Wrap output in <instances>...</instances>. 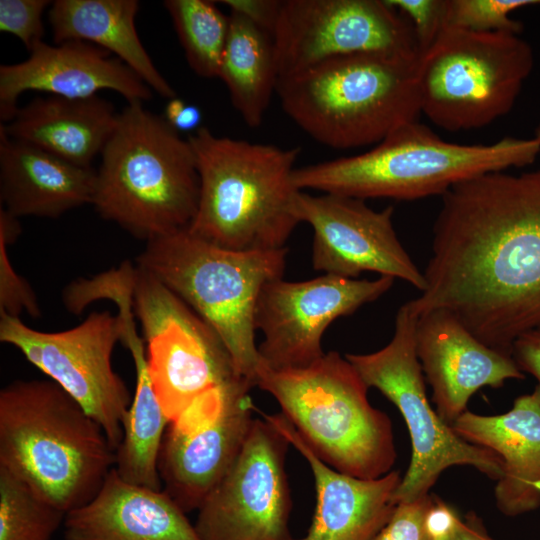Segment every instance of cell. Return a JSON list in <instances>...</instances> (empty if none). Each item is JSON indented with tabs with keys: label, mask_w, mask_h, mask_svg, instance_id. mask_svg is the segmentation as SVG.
Returning <instances> with one entry per match:
<instances>
[{
	"label": "cell",
	"mask_w": 540,
	"mask_h": 540,
	"mask_svg": "<svg viewBox=\"0 0 540 540\" xmlns=\"http://www.w3.org/2000/svg\"><path fill=\"white\" fill-rule=\"evenodd\" d=\"M421 316L451 312L482 343L512 355L540 327V169L487 173L444 195L433 226Z\"/></svg>",
	"instance_id": "obj_1"
},
{
	"label": "cell",
	"mask_w": 540,
	"mask_h": 540,
	"mask_svg": "<svg viewBox=\"0 0 540 540\" xmlns=\"http://www.w3.org/2000/svg\"><path fill=\"white\" fill-rule=\"evenodd\" d=\"M103 428L51 379L0 391V466L66 514L91 501L115 467Z\"/></svg>",
	"instance_id": "obj_2"
},
{
	"label": "cell",
	"mask_w": 540,
	"mask_h": 540,
	"mask_svg": "<svg viewBox=\"0 0 540 540\" xmlns=\"http://www.w3.org/2000/svg\"><path fill=\"white\" fill-rule=\"evenodd\" d=\"M187 139L200 180L189 232L235 251L285 248L300 223L292 175L301 149L217 136L204 126Z\"/></svg>",
	"instance_id": "obj_3"
},
{
	"label": "cell",
	"mask_w": 540,
	"mask_h": 540,
	"mask_svg": "<svg viewBox=\"0 0 540 540\" xmlns=\"http://www.w3.org/2000/svg\"><path fill=\"white\" fill-rule=\"evenodd\" d=\"M92 205L149 241L189 227L198 206L196 157L164 117L127 103L103 148Z\"/></svg>",
	"instance_id": "obj_4"
},
{
	"label": "cell",
	"mask_w": 540,
	"mask_h": 540,
	"mask_svg": "<svg viewBox=\"0 0 540 540\" xmlns=\"http://www.w3.org/2000/svg\"><path fill=\"white\" fill-rule=\"evenodd\" d=\"M540 153L535 139L503 138L489 145L450 143L429 127L406 123L354 156L296 167L298 190L359 199L416 200L444 195L466 180L533 163Z\"/></svg>",
	"instance_id": "obj_5"
},
{
	"label": "cell",
	"mask_w": 540,
	"mask_h": 540,
	"mask_svg": "<svg viewBox=\"0 0 540 540\" xmlns=\"http://www.w3.org/2000/svg\"><path fill=\"white\" fill-rule=\"evenodd\" d=\"M419 60L367 53L330 59L279 78L283 111L316 142L336 150L378 144L418 121Z\"/></svg>",
	"instance_id": "obj_6"
},
{
	"label": "cell",
	"mask_w": 540,
	"mask_h": 540,
	"mask_svg": "<svg viewBox=\"0 0 540 540\" xmlns=\"http://www.w3.org/2000/svg\"><path fill=\"white\" fill-rule=\"evenodd\" d=\"M287 247L235 251L183 229L147 241L136 266L193 310L219 337L236 372L257 386L263 361L256 346L255 310L263 286L283 278Z\"/></svg>",
	"instance_id": "obj_7"
},
{
	"label": "cell",
	"mask_w": 540,
	"mask_h": 540,
	"mask_svg": "<svg viewBox=\"0 0 540 540\" xmlns=\"http://www.w3.org/2000/svg\"><path fill=\"white\" fill-rule=\"evenodd\" d=\"M257 386L271 394L317 457L336 471L377 479L396 461L392 422L368 400L369 387L336 351L311 365L272 370L262 364Z\"/></svg>",
	"instance_id": "obj_8"
},
{
	"label": "cell",
	"mask_w": 540,
	"mask_h": 540,
	"mask_svg": "<svg viewBox=\"0 0 540 540\" xmlns=\"http://www.w3.org/2000/svg\"><path fill=\"white\" fill-rule=\"evenodd\" d=\"M533 65L518 34L445 27L417 66L421 113L451 132L487 126L512 110Z\"/></svg>",
	"instance_id": "obj_9"
},
{
	"label": "cell",
	"mask_w": 540,
	"mask_h": 540,
	"mask_svg": "<svg viewBox=\"0 0 540 540\" xmlns=\"http://www.w3.org/2000/svg\"><path fill=\"white\" fill-rule=\"evenodd\" d=\"M418 318L408 301L397 311L386 346L368 354H345L366 385L391 401L407 425L412 457L393 495L396 504L429 494L451 466H472L496 481L502 475V460L495 452L463 440L431 407L416 351Z\"/></svg>",
	"instance_id": "obj_10"
},
{
	"label": "cell",
	"mask_w": 540,
	"mask_h": 540,
	"mask_svg": "<svg viewBox=\"0 0 540 540\" xmlns=\"http://www.w3.org/2000/svg\"><path fill=\"white\" fill-rule=\"evenodd\" d=\"M133 306L146 343L151 384L170 422L198 398L244 379L215 332L138 266Z\"/></svg>",
	"instance_id": "obj_11"
},
{
	"label": "cell",
	"mask_w": 540,
	"mask_h": 540,
	"mask_svg": "<svg viewBox=\"0 0 540 540\" xmlns=\"http://www.w3.org/2000/svg\"><path fill=\"white\" fill-rule=\"evenodd\" d=\"M120 336L118 315L109 311L92 312L79 325L59 332L33 329L19 317L0 312V341L18 349L76 400L103 428L115 451L132 402L112 366Z\"/></svg>",
	"instance_id": "obj_12"
},
{
	"label": "cell",
	"mask_w": 540,
	"mask_h": 540,
	"mask_svg": "<svg viewBox=\"0 0 540 540\" xmlns=\"http://www.w3.org/2000/svg\"><path fill=\"white\" fill-rule=\"evenodd\" d=\"M272 36L279 78L356 54L420 60L411 24L386 0H282Z\"/></svg>",
	"instance_id": "obj_13"
},
{
	"label": "cell",
	"mask_w": 540,
	"mask_h": 540,
	"mask_svg": "<svg viewBox=\"0 0 540 540\" xmlns=\"http://www.w3.org/2000/svg\"><path fill=\"white\" fill-rule=\"evenodd\" d=\"M289 446L267 419H254L238 457L197 510L194 527L201 540H294L285 468Z\"/></svg>",
	"instance_id": "obj_14"
},
{
	"label": "cell",
	"mask_w": 540,
	"mask_h": 540,
	"mask_svg": "<svg viewBox=\"0 0 540 540\" xmlns=\"http://www.w3.org/2000/svg\"><path fill=\"white\" fill-rule=\"evenodd\" d=\"M245 379L211 391L169 423L158 470L163 490L185 512L198 510L238 457L254 422Z\"/></svg>",
	"instance_id": "obj_15"
},
{
	"label": "cell",
	"mask_w": 540,
	"mask_h": 540,
	"mask_svg": "<svg viewBox=\"0 0 540 540\" xmlns=\"http://www.w3.org/2000/svg\"><path fill=\"white\" fill-rule=\"evenodd\" d=\"M394 280L324 274L300 282H267L255 310L256 330L264 334L258 347L264 365L276 371L311 365L325 354L321 340L329 325L380 298Z\"/></svg>",
	"instance_id": "obj_16"
},
{
	"label": "cell",
	"mask_w": 540,
	"mask_h": 540,
	"mask_svg": "<svg viewBox=\"0 0 540 540\" xmlns=\"http://www.w3.org/2000/svg\"><path fill=\"white\" fill-rule=\"evenodd\" d=\"M293 211L313 229L314 270L351 279L370 271L402 279L421 292L426 288L423 272L397 237L393 206L376 211L363 199L299 190Z\"/></svg>",
	"instance_id": "obj_17"
},
{
	"label": "cell",
	"mask_w": 540,
	"mask_h": 540,
	"mask_svg": "<svg viewBox=\"0 0 540 540\" xmlns=\"http://www.w3.org/2000/svg\"><path fill=\"white\" fill-rule=\"evenodd\" d=\"M101 90L115 91L127 103L152 98L150 87L108 51L85 41H43L26 60L0 66V118L9 122L18 110V98L27 91L87 98Z\"/></svg>",
	"instance_id": "obj_18"
},
{
	"label": "cell",
	"mask_w": 540,
	"mask_h": 540,
	"mask_svg": "<svg viewBox=\"0 0 540 540\" xmlns=\"http://www.w3.org/2000/svg\"><path fill=\"white\" fill-rule=\"evenodd\" d=\"M416 351L435 410L450 426L480 388H499L506 380L525 377L512 355L488 347L443 309L419 316Z\"/></svg>",
	"instance_id": "obj_19"
},
{
	"label": "cell",
	"mask_w": 540,
	"mask_h": 540,
	"mask_svg": "<svg viewBox=\"0 0 540 540\" xmlns=\"http://www.w3.org/2000/svg\"><path fill=\"white\" fill-rule=\"evenodd\" d=\"M263 417L305 458L314 477L315 512L306 535L296 540H373L396 506L400 473L369 480L340 473L317 457L282 413Z\"/></svg>",
	"instance_id": "obj_20"
},
{
	"label": "cell",
	"mask_w": 540,
	"mask_h": 540,
	"mask_svg": "<svg viewBox=\"0 0 540 540\" xmlns=\"http://www.w3.org/2000/svg\"><path fill=\"white\" fill-rule=\"evenodd\" d=\"M466 442L490 449L502 460L494 489L495 505L505 516L540 507V390L515 399L499 415L461 414L451 426Z\"/></svg>",
	"instance_id": "obj_21"
},
{
	"label": "cell",
	"mask_w": 540,
	"mask_h": 540,
	"mask_svg": "<svg viewBox=\"0 0 540 540\" xmlns=\"http://www.w3.org/2000/svg\"><path fill=\"white\" fill-rule=\"evenodd\" d=\"M163 490L123 480L113 468L96 496L68 512L65 540H201Z\"/></svg>",
	"instance_id": "obj_22"
},
{
	"label": "cell",
	"mask_w": 540,
	"mask_h": 540,
	"mask_svg": "<svg viewBox=\"0 0 540 540\" xmlns=\"http://www.w3.org/2000/svg\"><path fill=\"white\" fill-rule=\"evenodd\" d=\"M96 171L72 164L0 129L1 207L14 216L57 218L92 204Z\"/></svg>",
	"instance_id": "obj_23"
},
{
	"label": "cell",
	"mask_w": 540,
	"mask_h": 540,
	"mask_svg": "<svg viewBox=\"0 0 540 540\" xmlns=\"http://www.w3.org/2000/svg\"><path fill=\"white\" fill-rule=\"evenodd\" d=\"M119 113L99 95L36 97L1 124L10 138L45 150L77 166L92 168L112 135Z\"/></svg>",
	"instance_id": "obj_24"
},
{
	"label": "cell",
	"mask_w": 540,
	"mask_h": 540,
	"mask_svg": "<svg viewBox=\"0 0 540 540\" xmlns=\"http://www.w3.org/2000/svg\"><path fill=\"white\" fill-rule=\"evenodd\" d=\"M136 0H56L49 9L55 44L78 40L94 44L120 59L161 97L176 92L158 71L135 26Z\"/></svg>",
	"instance_id": "obj_25"
},
{
	"label": "cell",
	"mask_w": 540,
	"mask_h": 540,
	"mask_svg": "<svg viewBox=\"0 0 540 540\" xmlns=\"http://www.w3.org/2000/svg\"><path fill=\"white\" fill-rule=\"evenodd\" d=\"M120 342L133 358L136 385L129 409L122 421V440L116 450L117 474L125 481L161 490L158 459L170 420L154 393L149 377L144 340L137 334L135 313L123 308L118 313Z\"/></svg>",
	"instance_id": "obj_26"
},
{
	"label": "cell",
	"mask_w": 540,
	"mask_h": 540,
	"mask_svg": "<svg viewBox=\"0 0 540 540\" xmlns=\"http://www.w3.org/2000/svg\"><path fill=\"white\" fill-rule=\"evenodd\" d=\"M218 78L245 124L259 127L279 80L273 36L244 16L230 12Z\"/></svg>",
	"instance_id": "obj_27"
},
{
	"label": "cell",
	"mask_w": 540,
	"mask_h": 540,
	"mask_svg": "<svg viewBox=\"0 0 540 540\" xmlns=\"http://www.w3.org/2000/svg\"><path fill=\"white\" fill-rule=\"evenodd\" d=\"M165 9L190 68L200 77L218 78L229 31V15L215 1L166 0Z\"/></svg>",
	"instance_id": "obj_28"
},
{
	"label": "cell",
	"mask_w": 540,
	"mask_h": 540,
	"mask_svg": "<svg viewBox=\"0 0 540 540\" xmlns=\"http://www.w3.org/2000/svg\"><path fill=\"white\" fill-rule=\"evenodd\" d=\"M66 513L0 466V540H51Z\"/></svg>",
	"instance_id": "obj_29"
},
{
	"label": "cell",
	"mask_w": 540,
	"mask_h": 540,
	"mask_svg": "<svg viewBox=\"0 0 540 540\" xmlns=\"http://www.w3.org/2000/svg\"><path fill=\"white\" fill-rule=\"evenodd\" d=\"M540 5V0H447L446 27L477 33L520 34L523 24L509 17L513 11Z\"/></svg>",
	"instance_id": "obj_30"
},
{
	"label": "cell",
	"mask_w": 540,
	"mask_h": 540,
	"mask_svg": "<svg viewBox=\"0 0 540 540\" xmlns=\"http://www.w3.org/2000/svg\"><path fill=\"white\" fill-rule=\"evenodd\" d=\"M48 0H0V31L16 36L30 53L43 42L42 16Z\"/></svg>",
	"instance_id": "obj_31"
},
{
	"label": "cell",
	"mask_w": 540,
	"mask_h": 540,
	"mask_svg": "<svg viewBox=\"0 0 540 540\" xmlns=\"http://www.w3.org/2000/svg\"><path fill=\"white\" fill-rule=\"evenodd\" d=\"M411 24L420 57L446 27L447 0H386Z\"/></svg>",
	"instance_id": "obj_32"
},
{
	"label": "cell",
	"mask_w": 540,
	"mask_h": 540,
	"mask_svg": "<svg viewBox=\"0 0 540 540\" xmlns=\"http://www.w3.org/2000/svg\"><path fill=\"white\" fill-rule=\"evenodd\" d=\"M13 243L0 234V312L13 317L26 312L32 318H38L41 312L36 294L9 259L8 246Z\"/></svg>",
	"instance_id": "obj_33"
},
{
	"label": "cell",
	"mask_w": 540,
	"mask_h": 540,
	"mask_svg": "<svg viewBox=\"0 0 540 540\" xmlns=\"http://www.w3.org/2000/svg\"><path fill=\"white\" fill-rule=\"evenodd\" d=\"M434 501L435 495L429 493L396 504L389 520L373 540H432L427 517Z\"/></svg>",
	"instance_id": "obj_34"
},
{
	"label": "cell",
	"mask_w": 540,
	"mask_h": 540,
	"mask_svg": "<svg viewBox=\"0 0 540 540\" xmlns=\"http://www.w3.org/2000/svg\"><path fill=\"white\" fill-rule=\"evenodd\" d=\"M230 12L238 13L271 35L279 16L282 0H222Z\"/></svg>",
	"instance_id": "obj_35"
},
{
	"label": "cell",
	"mask_w": 540,
	"mask_h": 540,
	"mask_svg": "<svg viewBox=\"0 0 540 540\" xmlns=\"http://www.w3.org/2000/svg\"><path fill=\"white\" fill-rule=\"evenodd\" d=\"M512 357L523 373L537 380L540 390V327L518 337L512 347Z\"/></svg>",
	"instance_id": "obj_36"
},
{
	"label": "cell",
	"mask_w": 540,
	"mask_h": 540,
	"mask_svg": "<svg viewBox=\"0 0 540 540\" xmlns=\"http://www.w3.org/2000/svg\"><path fill=\"white\" fill-rule=\"evenodd\" d=\"M163 117L177 132H183L197 131L202 115L198 107L173 98L168 101Z\"/></svg>",
	"instance_id": "obj_37"
},
{
	"label": "cell",
	"mask_w": 540,
	"mask_h": 540,
	"mask_svg": "<svg viewBox=\"0 0 540 540\" xmlns=\"http://www.w3.org/2000/svg\"><path fill=\"white\" fill-rule=\"evenodd\" d=\"M457 512L435 496L427 517V526L432 540H450L451 528Z\"/></svg>",
	"instance_id": "obj_38"
},
{
	"label": "cell",
	"mask_w": 540,
	"mask_h": 540,
	"mask_svg": "<svg viewBox=\"0 0 540 540\" xmlns=\"http://www.w3.org/2000/svg\"><path fill=\"white\" fill-rule=\"evenodd\" d=\"M450 540H494L483 524L482 519L473 511H469L464 519L455 516L451 528Z\"/></svg>",
	"instance_id": "obj_39"
},
{
	"label": "cell",
	"mask_w": 540,
	"mask_h": 540,
	"mask_svg": "<svg viewBox=\"0 0 540 540\" xmlns=\"http://www.w3.org/2000/svg\"><path fill=\"white\" fill-rule=\"evenodd\" d=\"M534 138L540 143V125L536 128Z\"/></svg>",
	"instance_id": "obj_40"
}]
</instances>
